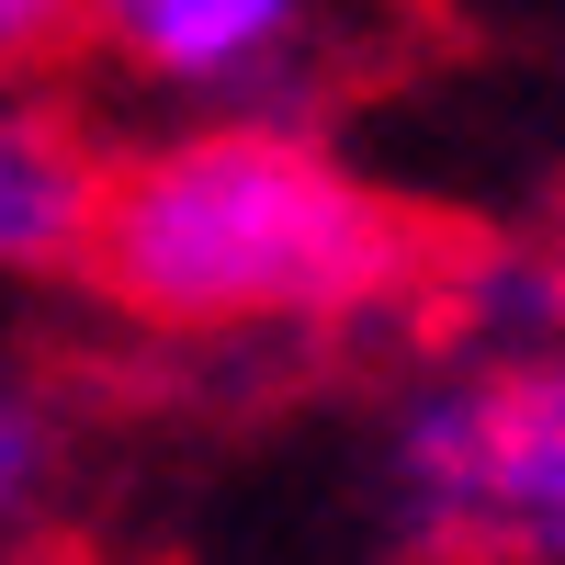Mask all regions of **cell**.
Masks as SVG:
<instances>
[{"label":"cell","instance_id":"5","mask_svg":"<svg viewBox=\"0 0 565 565\" xmlns=\"http://www.w3.org/2000/svg\"><path fill=\"white\" fill-rule=\"evenodd\" d=\"M57 476H68V418H57V396L23 385V373H0V543L57 498Z\"/></svg>","mask_w":565,"mask_h":565},{"label":"cell","instance_id":"6","mask_svg":"<svg viewBox=\"0 0 565 565\" xmlns=\"http://www.w3.org/2000/svg\"><path fill=\"white\" fill-rule=\"evenodd\" d=\"M68 45H79L68 0H0V68H57Z\"/></svg>","mask_w":565,"mask_h":565},{"label":"cell","instance_id":"4","mask_svg":"<svg viewBox=\"0 0 565 565\" xmlns=\"http://www.w3.org/2000/svg\"><path fill=\"white\" fill-rule=\"evenodd\" d=\"M114 193V136L57 68H0V282L90 271Z\"/></svg>","mask_w":565,"mask_h":565},{"label":"cell","instance_id":"1","mask_svg":"<svg viewBox=\"0 0 565 565\" xmlns=\"http://www.w3.org/2000/svg\"><path fill=\"white\" fill-rule=\"evenodd\" d=\"M103 306L159 340H351L441 295V238L306 114L114 136Z\"/></svg>","mask_w":565,"mask_h":565},{"label":"cell","instance_id":"3","mask_svg":"<svg viewBox=\"0 0 565 565\" xmlns=\"http://www.w3.org/2000/svg\"><path fill=\"white\" fill-rule=\"evenodd\" d=\"M328 45V12L306 0H103L79 12V57L125 79L159 125L215 114H295V90Z\"/></svg>","mask_w":565,"mask_h":565},{"label":"cell","instance_id":"2","mask_svg":"<svg viewBox=\"0 0 565 565\" xmlns=\"http://www.w3.org/2000/svg\"><path fill=\"white\" fill-rule=\"evenodd\" d=\"M385 487L452 565H565V351L441 362L385 430Z\"/></svg>","mask_w":565,"mask_h":565}]
</instances>
